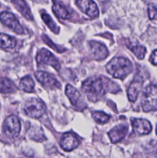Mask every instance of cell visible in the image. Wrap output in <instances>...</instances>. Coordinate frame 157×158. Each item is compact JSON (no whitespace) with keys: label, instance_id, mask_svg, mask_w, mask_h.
<instances>
[{"label":"cell","instance_id":"277c9868","mask_svg":"<svg viewBox=\"0 0 157 158\" xmlns=\"http://www.w3.org/2000/svg\"><path fill=\"white\" fill-rule=\"evenodd\" d=\"M106 86L101 78H90L83 83L82 89L89 95L99 97L105 94Z\"/></svg>","mask_w":157,"mask_h":158},{"label":"cell","instance_id":"9c48e42d","mask_svg":"<svg viewBox=\"0 0 157 158\" xmlns=\"http://www.w3.org/2000/svg\"><path fill=\"white\" fill-rule=\"evenodd\" d=\"M80 10L84 12L86 15L92 19L96 18L99 15V9L95 2L91 0H83V1L75 2Z\"/></svg>","mask_w":157,"mask_h":158},{"label":"cell","instance_id":"8992f818","mask_svg":"<svg viewBox=\"0 0 157 158\" xmlns=\"http://www.w3.org/2000/svg\"><path fill=\"white\" fill-rule=\"evenodd\" d=\"M36 61L38 64L49 65L52 66L57 71H59L61 68V65L56 57L54 56L52 52L46 49H42L38 51L36 56Z\"/></svg>","mask_w":157,"mask_h":158},{"label":"cell","instance_id":"e0dca14e","mask_svg":"<svg viewBox=\"0 0 157 158\" xmlns=\"http://www.w3.org/2000/svg\"><path fill=\"white\" fill-rule=\"evenodd\" d=\"M16 46V40L7 34L0 33V48L13 49Z\"/></svg>","mask_w":157,"mask_h":158},{"label":"cell","instance_id":"5b68a950","mask_svg":"<svg viewBox=\"0 0 157 158\" xmlns=\"http://www.w3.org/2000/svg\"><path fill=\"white\" fill-rule=\"evenodd\" d=\"M2 130L6 137L15 139L18 137L21 131V123L19 119L15 115H11L5 120Z\"/></svg>","mask_w":157,"mask_h":158},{"label":"cell","instance_id":"2e32d148","mask_svg":"<svg viewBox=\"0 0 157 158\" xmlns=\"http://www.w3.org/2000/svg\"><path fill=\"white\" fill-rule=\"evenodd\" d=\"M52 11L57 17L62 19H67L71 17V12H69V9L64 5L58 2H54Z\"/></svg>","mask_w":157,"mask_h":158},{"label":"cell","instance_id":"d4e9b609","mask_svg":"<svg viewBox=\"0 0 157 158\" xmlns=\"http://www.w3.org/2000/svg\"><path fill=\"white\" fill-rule=\"evenodd\" d=\"M43 40H44V42L48 45V46H49L51 48H52V49H55V51H57V52H62V50H60L59 48H58V46H55V45H54V44H52V41H51V40H49L47 36H46V35H43Z\"/></svg>","mask_w":157,"mask_h":158},{"label":"cell","instance_id":"7c38bea8","mask_svg":"<svg viewBox=\"0 0 157 158\" xmlns=\"http://www.w3.org/2000/svg\"><path fill=\"white\" fill-rule=\"evenodd\" d=\"M78 138L72 133H66L63 134L60 140V146L64 151H71L78 146Z\"/></svg>","mask_w":157,"mask_h":158},{"label":"cell","instance_id":"9a60e30c","mask_svg":"<svg viewBox=\"0 0 157 158\" xmlns=\"http://www.w3.org/2000/svg\"><path fill=\"white\" fill-rule=\"evenodd\" d=\"M143 86V80L141 78H135L129 85L128 88L127 95L129 101L135 102L139 96V93L141 90Z\"/></svg>","mask_w":157,"mask_h":158},{"label":"cell","instance_id":"5bb4252c","mask_svg":"<svg viewBox=\"0 0 157 158\" xmlns=\"http://www.w3.org/2000/svg\"><path fill=\"white\" fill-rule=\"evenodd\" d=\"M128 130H129V127L126 124H119L112 128L108 133L109 138L111 140V142L115 143H118L120 140H123L126 137V134H127Z\"/></svg>","mask_w":157,"mask_h":158},{"label":"cell","instance_id":"cb8c5ba5","mask_svg":"<svg viewBox=\"0 0 157 158\" xmlns=\"http://www.w3.org/2000/svg\"><path fill=\"white\" fill-rule=\"evenodd\" d=\"M148 14L150 19H157V7L152 4H149L148 7Z\"/></svg>","mask_w":157,"mask_h":158},{"label":"cell","instance_id":"4fadbf2b","mask_svg":"<svg viewBox=\"0 0 157 158\" xmlns=\"http://www.w3.org/2000/svg\"><path fill=\"white\" fill-rule=\"evenodd\" d=\"M133 130L139 135H147L152 131V125L146 119L135 118L132 120Z\"/></svg>","mask_w":157,"mask_h":158},{"label":"cell","instance_id":"3957f363","mask_svg":"<svg viewBox=\"0 0 157 158\" xmlns=\"http://www.w3.org/2000/svg\"><path fill=\"white\" fill-rule=\"evenodd\" d=\"M142 107L145 112L157 110V86L149 85L145 89L141 101Z\"/></svg>","mask_w":157,"mask_h":158},{"label":"cell","instance_id":"30bf717a","mask_svg":"<svg viewBox=\"0 0 157 158\" xmlns=\"http://www.w3.org/2000/svg\"><path fill=\"white\" fill-rule=\"evenodd\" d=\"M66 94L68 97V98L69 99V100H70L71 103L73 106H77V107L80 108V109H83L86 106V103H85L84 100H83L81 94L75 87H73L71 85L68 84L66 86Z\"/></svg>","mask_w":157,"mask_h":158},{"label":"cell","instance_id":"7a4b0ae2","mask_svg":"<svg viewBox=\"0 0 157 158\" xmlns=\"http://www.w3.org/2000/svg\"><path fill=\"white\" fill-rule=\"evenodd\" d=\"M46 105L40 99L31 98L25 102L23 112L26 116L32 118H39L46 111Z\"/></svg>","mask_w":157,"mask_h":158},{"label":"cell","instance_id":"484cf974","mask_svg":"<svg viewBox=\"0 0 157 158\" xmlns=\"http://www.w3.org/2000/svg\"><path fill=\"white\" fill-rule=\"evenodd\" d=\"M149 61L152 65L157 66V49L154 50L149 57Z\"/></svg>","mask_w":157,"mask_h":158},{"label":"cell","instance_id":"8fae6325","mask_svg":"<svg viewBox=\"0 0 157 158\" xmlns=\"http://www.w3.org/2000/svg\"><path fill=\"white\" fill-rule=\"evenodd\" d=\"M89 46H90L91 54L95 60H103L109 55L107 48L103 43L96 41H91L89 42Z\"/></svg>","mask_w":157,"mask_h":158},{"label":"cell","instance_id":"603a6c76","mask_svg":"<svg viewBox=\"0 0 157 158\" xmlns=\"http://www.w3.org/2000/svg\"><path fill=\"white\" fill-rule=\"evenodd\" d=\"M131 50L135 54V56L139 60H143L146 53V49L141 45H135V46H132L131 48Z\"/></svg>","mask_w":157,"mask_h":158},{"label":"cell","instance_id":"ac0fdd59","mask_svg":"<svg viewBox=\"0 0 157 158\" xmlns=\"http://www.w3.org/2000/svg\"><path fill=\"white\" fill-rule=\"evenodd\" d=\"M13 4H15L16 9L21 12L22 15L26 19L29 20H32L33 16L32 15V12H31L30 9L29 8V6H27L26 2L24 1H14L12 2Z\"/></svg>","mask_w":157,"mask_h":158},{"label":"cell","instance_id":"4316f807","mask_svg":"<svg viewBox=\"0 0 157 158\" xmlns=\"http://www.w3.org/2000/svg\"><path fill=\"white\" fill-rule=\"evenodd\" d=\"M155 133H156V134H157V127H156V130H155Z\"/></svg>","mask_w":157,"mask_h":158},{"label":"cell","instance_id":"52a82bcc","mask_svg":"<svg viewBox=\"0 0 157 158\" xmlns=\"http://www.w3.org/2000/svg\"><path fill=\"white\" fill-rule=\"evenodd\" d=\"M0 22L6 25L7 27L12 29L17 34H23L24 29L20 25L19 22L16 17L9 12H2L0 14Z\"/></svg>","mask_w":157,"mask_h":158},{"label":"cell","instance_id":"7402d4cb","mask_svg":"<svg viewBox=\"0 0 157 158\" xmlns=\"http://www.w3.org/2000/svg\"><path fill=\"white\" fill-rule=\"evenodd\" d=\"M92 118L99 123H106L110 119V117L104 112H100V111H95L92 114Z\"/></svg>","mask_w":157,"mask_h":158},{"label":"cell","instance_id":"d6986e66","mask_svg":"<svg viewBox=\"0 0 157 158\" xmlns=\"http://www.w3.org/2000/svg\"><path fill=\"white\" fill-rule=\"evenodd\" d=\"M19 88L27 93H32L35 90V83L30 76L23 77L19 83Z\"/></svg>","mask_w":157,"mask_h":158},{"label":"cell","instance_id":"ba28073f","mask_svg":"<svg viewBox=\"0 0 157 158\" xmlns=\"http://www.w3.org/2000/svg\"><path fill=\"white\" fill-rule=\"evenodd\" d=\"M35 77L37 80L45 87H48L49 89H59L61 87L59 82L52 74L43 71H37L35 73Z\"/></svg>","mask_w":157,"mask_h":158},{"label":"cell","instance_id":"ffe728a7","mask_svg":"<svg viewBox=\"0 0 157 158\" xmlns=\"http://www.w3.org/2000/svg\"><path fill=\"white\" fill-rule=\"evenodd\" d=\"M16 90L15 84L12 80L8 78L0 79V92L3 94L13 93Z\"/></svg>","mask_w":157,"mask_h":158},{"label":"cell","instance_id":"6da1fadb","mask_svg":"<svg viewBox=\"0 0 157 158\" xmlns=\"http://www.w3.org/2000/svg\"><path fill=\"white\" fill-rule=\"evenodd\" d=\"M131 62L124 57H114L106 65V71L114 78L123 80L131 73Z\"/></svg>","mask_w":157,"mask_h":158},{"label":"cell","instance_id":"44dd1931","mask_svg":"<svg viewBox=\"0 0 157 158\" xmlns=\"http://www.w3.org/2000/svg\"><path fill=\"white\" fill-rule=\"evenodd\" d=\"M42 19L44 21V23L47 25L48 27L51 29V31H52L55 33H58L59 27L55 24V23L52 20L50 15L46 13H42Z\"/></svg>","mask_w":157,"mask_h":158}]
</instances>
